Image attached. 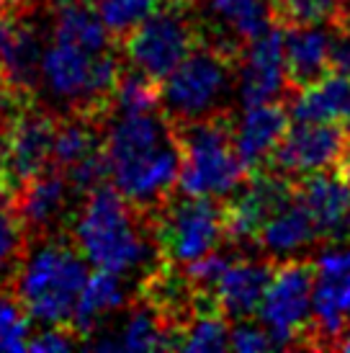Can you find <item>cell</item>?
<instances>
[{
	"mask_svg": "<svg viewBox=\"0 0 350 353\" xmlns=\"http://www.w3.org/2000/svg\"><path fill=\"white\" fill-rule=\"evenodd\" d=\"M229 348L240 353H255L273 348V341L268 330L260 323H250V320H237L229 327Z\"/></svg>",
	"mask_w": 350,
	"mask_h": 353,
	"instance_id": "obj_35",
	"label": "cell"
},
{
	"mask_svg": "<svg viewBox=\"0 0 350 353\" xmlns=\"http://www.w3.org/2000/svg\"><path fill=\"white\" fill-rule=\"evenodd\" d=\"M289 106L296 121H340L350 127V78L327 72L317 83L294 93Z\"/></svg>",
	"mask_w": 350,
	"mask_h": 353,
	"instance_id": "obj_22",
	"label": "cell"
},
{
	"mask_svg": "<svg viewBox=\"0 0 350 353\" xmlns=\"http://www.w3.org/2000/svg\"><path fill=\"white\" fill-rule=\"evenodd\" d=\"M338 351H350V327H345L342 338L338 341Z\"/></svg>",
	"mask_w": 350,
	"mask_h": 353,
	"instance_id": "obj_40",
	"label": "cell"
},
{
	"mask_svg": "<svg viewBox=\"0 0 350 353\" xmlns=\"http://www.w3.org/2000/svg\"><path fill=\"white\" fill-rule=\"evenodd\" d=\"M175 6H191V3H198V0H170Z\"/></svg>",
	"mask_w": 350,
	"mask_h": 353,
	"instance_id": "obj_41",
	"label": "cell"
},
{
	"mask_svg": "<svg viewBox=\"0 0 350 353\" xmlns=\"http://www.w3.org/2000/svg\"><path fill=\"white\" fill-rule=\"evenodd\" d=\"M209 41L240 57V52L278 23L276 0H201Z\"/></svg>",
	"mask_w": 350,
	"mask_h": 353,
	"instance_id": "obj_14",
	"label": "cell"
},
{
	"mask_svg": "<svg viewBox=\"0 0 350 353\" xmlns=\"http://www.w3.org/2000/svg\"><path fill=\"white\" fill-rule=\"evenodd\" d=\"M317 243H322V237L317 232V225L311 219L309 209L296 199V186H294V196L289 201H283L262 222L258 237H255V245L260 248L262 255L276 261V263L299 258Z\"/></svg>",
	"mask_w": 350,
	"mask_h": 353,
	"instance_id": "obj_17",
	"label": "cell"
},
{
	"mask_svg": "<svg viewBox=\"0 0 350 353\" xmlns=\"http://www.w3.org/2000/svg\"><path fill=\"white\" fill-rule=\"evenodd\" d=\"M273 271H276V261L265 255L229 261L212 292L214 307L227 323L232 325L237 320H250L258 312L262 294L273 279Z\"/></svg>",
	"mask_w": 350,
	"mask_h": 353,
	"instance_id": "obj_15",
	"label": "cell"
},
{
	"mask_svg": "<svg viewBox=\"0 0 350 353\" xmlns=\"http://www.w3.org/2000/svg\"><path fill=\"white\" fill-rule=\"evenodd\" d=\"M139 230L136 209L106 181L85 194L72 235L90 268L129 276L152 258V243Z\"/></svg>",
	"mask_w": 350,
	"mask_h": 353,
	"instance_id": "obj_1",
	"label": "cell"
},
{
	"mask_svg": "<svg viewBox=\"0 0 350 353\" xmlns=\"http://www.w3.org/2000/svg\"><path fill=\"white\" fill-rule=\"evenodd\" d=\"M88 268V261L75 248L59 243L41 245L21 265L16 296L31 320L44 325H70L78 296L90 276Z\"/></svg>",
	"mask_w": 350,
	"mask_h": 353,
	"instance_id": "obj_4",
	"label": "cell"
},
{
	"mask_svg": "<svg viewBox=\"0 0 350 353\" xmlns=\"http://www.w3.org/2000/svg\"><path fill=\"white\" fill-rule=\"evenodd\" d=\"M8 6H10V0H0V16L8 10Z\"/></svg>",
	"mask_w": 350,
	"mask_h": 353,
	"instance_id": "obj_42",
	"label": "cell"
},
{
	"mask_svg": "<svg viewBox=\"0 0 350 353\" xmlns=\"http://www.w3.org/2000/svg\"><path fill=\"white\" fill-rule=\"evenodd\" d=\"M119 72L121 68L111 50L90 54L62 41H52L47 50H41L39 80L49 96L57 101L90 106L111 99Z\"/></svg>",
	"mask_w": 350,
	"mask_h": 353,
	"instance_id": "obj_5",
	"label": "cell"
},
{
	"mask_svg": "<svg viewBox=\"0 0 350 353\" xmlns=\"http://www.w3.org/2000/svg\"><path fill=\"white\" fill-rule=\"evenodd\" d=\"M160 8V0H96V10L111 37H127Z\"/></svg>",
	"mask_w": 350,
	"mask_h": 353,
	"instance_id": "obj_30",
	"label": "cell"
},
{
	"mask_svg": "<svg viewBox=\"0 0 350 353\" xmlns=\"http://www.w3.org/2000/svg\"><path fill=\"white\" fill-rule=\"evenodd\" d=\"M160 219L155 225V243L160 253L173 263H191L212 253L227 240L224 204L219 199L183 196L167 199L157 209Z\"/></svg>",
	"mask_w": 350,
	"mask_h": 353,
	"instance_id": "obj_6",
	"label": "cell"
},
{
	"mask_svg": "<svg viewBox=\"0 0 350 353\" xmlns=\"http://www.w3.org/2000/svg\"><path fill=\"white\" fill-rule=\"evenodd\" d=\"M234 93L245 106L289 103L294 96L286 57H283V26L276 23L273 29L253 39L237 57V75H234Z\"/></svg>",
	"mask_w": 350,
	"mask_h": 353,
	"instance_id": "obj_12",
	"label": "cell"
},
{
	"mask_svg": "<svg viewBox=\"0 0 350 353\" xmlns=\"http://www.w3.org/2000/svg\"><path fill=\"white\" fill-rule=\"evenodd\" d=\"M335 170H338V176H340L342 181L350 186V148H348V152H345V157L340 160V165L335 168Z\"/></svg>",
	"mask_w": 350,
	"mask_h": 353,
	"instance_id": "obj_39",
	"label": "cell"
},
{
	"mask_svg": "<svg viewBox=\"0 0 350 353\" xmlns=\"http://www.w3.org/2000/svg\"><path fill=\"white\" fill-rule=\"evenodd\" d=\"M314 263L291 258L276 263L273 279L258 307V323L268 330L273 348H304L311 323Z\"/></svg>",
	"mask_w": 350,
	"mask_h": 353,
	"instance_id": "obj_7",
	"label": "cell"
},
{
	"mask_svg": "<svg viewBox=\"0 0 350 353\" xmlns=\"http://www.w3.org/2000/svg\"><path fill=\"white\" fill-rule=\"evenodd\" d=\"M181 163H183V152H181L178 132H173V137L142 155L108 163V170H111L108 181L134 209L157 212L170 199V191L178 186Z\"/></svg>",
	"mask_w": 350,
	"mask_h": 353,
	"instance_id": "obj_11",
	"label": "cell"
},
{
	"mask_svg": "<svg viewBox=\"0 0 350 353\" xmlns=\"http://www.w3.org/2000/svg\"><path fill=\"white\" fill-rule=\"evenodd\" d=\"M54 121L44 114H26L8 129L3 163L13 183H26L52 163Z\"/></svg>",
	"mask_w": 350,
	"mask_h": 353,
	"instance_id": "obj_20",
	"label": "cell"
},
{
	"mask_svg": "<svg viewBox=\"0 0 350 353\" xmlns=\"http://www.w3.org/2000/svg\"><path fill=\"white\" fill-rule=\"evenodd\" d=\"M332 23H335V26H350V0H338Z\"/></svg>",
	"mask_w": 350,
	"mask_h": 353,
	"instance_id": "obj_38",
	"label": "cell"
},
{
	"mask_svg": "<svg viewBox=\"0 0 350 353\" xmlns=\"http://www.w3.org/2000/svg\"><path fill=\"white\" fill-rule=\"evenodd\" d=\"M232 129L234 148H237V155L245 163V168L250 173L262 170L289 129V108L281 101L245 106Z\"/></svg>",
	"mask_w": 350,
	"mask_h": 353,
	"instance_id": "obj_19",
	"label": "cell"
},
{
	"mask_svg": "<svg viewBox=\"0 0 350 353\" xmlns=\"http://www.w3.org/2000/svg\"><path fill=\"white\" fill-rule=\"evenodd\" d=\"M70 181L65 170H41L39 176L29 178L21 183L19 199H16V212L26 230H44L49 227L62 209L68 206L70 199Z\"/></svg>",
	"mask_w": 350,
	"mask_h": 353,
	"instance_id": "obj_21",
	"label": "cell"
},
{
	"mask_svg": "<svg viewBox=\"0 0 350 353\" xmlns=\"http://www.w3.org/2000/svg\"><path fill=\"white\" fill-rule=\"evenodd\" d=\"M330 72L350 78V26H335L332 23Z\"/></svg>",
	"mask_w": 350,
	"mask_h": 353,
	"instance_id": "obj_37",
	"label": "cell"
},
{
	"mask_svg": "<svg viewBox=\"0 0 350 353\" xmlns=\"http://www.w3.org/2000/svg\"><path fill=\"white\" fill-rule=\"evenodd\" d=\"M198 41V23L185 13L183 6L170 3L167 8H157L150 19L129 31L124 37V54L132 68L163 83L196 50Z\"/></svg>",
	"mask_w": 350,
	"mask_h": 353,
	"instance_id": "obj_8",
	"label": "cell"
},
{
	"mask_svg": "<svg viewBox=\"0 0 350 353\" xmlns=\"http://www.w3.org/2000/svg\"><path fill=\"white\" fill-rule=\"evenodd\" d=\"M291 196V178L281 176L271 168L250 173L243 188H237V196L224 204L227 240L234 245H255V237L262 222Z\"/></svg>",
	"mask_w": 350,
	"mask_h": 353,
	"instance_id": "obj_13",
	"label": "cell"
},
{
	"mask_svg": "<svg viewBox=\"0 0 350 353\" xmlns=\"http://www.w3.org/2000/svg\"><path fill=\"white\" fill-rule=\"evenodd\" d=\"M232 114L175 124L183 163L178 188L183 196L224 199L234 194L250 178V170L234 148Z\"/></svg>",
	"mask_w": 350,
	"mask_h": 353,
	"instance_id": "obj_2",
	"label": "cell"
},
{
	"mask_svg": "<svg viewBox=\"0 0 350 353\" xmlns=\"http://www.w3.org/2000/svg\"><path fill=\"white\" fill-rule=\"evenodd\" d=\"M41 47L37 34L21 23L0 16V72L13 85H31L39 78Z\"/></svg>",
	"mask_w": 350,
	"mask_h": 353,
	"instance_id": "obj_25",
	"label": "cell"
},
{
	"mask_svg": "<svg viewBox=\"0 0 350 353\" xmlns=\"http://www.w3.org/2000/svg\"><path fill=\"white\" fill-rule=\"evenodd\" d=\"M93 150H98L96 132L88 121L72 119L54 127V139H52V163L59 170H68L83 157H88Z\"/></svg>",
	"mask_w": 350,
	"mask_h": 353,
	"instance_id": "obj_29",
	"label": "cell"
},
{
	"mask_svg": "<svg viewBox=\"0 0 350 353\" xmlns=\"http://www.w3.org/2000/svg\"><path fill=\"white\" fill-rule=\"evenodd\" d=\"M127 302V286L121 281L119 274H111V271H101V268H93V274L88 276L85 286L78 296V304L72 310V320H70V327L83 338V335H90L93 330L101 327V323L106 320L108 314L124 307Z\"/></svg>",
	"mask_w": 350,
	"mask_h": 353,
	"instance_id": "obj_23",
	"label": "cell"
},
{
	"mask_svg": "<svg viewBox=\"0 0 350 353\" xmlns=\"http://www.w3.org/2000/svg\"><path fill=\"white\" fill-rule=\"evenodd\" d=\"M83 343L70 325H47L39 335L31 333L29 338V351L31 353H57V351H70L75 345Z\"/></svg>",
	"mask_w": 350,
	"mask_h": 353,
	"instance_id": "obj_36",
	"label": "cell"
},
{
	"mask_svg": "<svg viewBox=\"0 0 350 353\" xmlns=\"http://www.w3.org/2000/svg\"><path fill=\"white\" fill-rule=\"evenodd\" d=\"M31 314L21 299L13 294H0V351L23 353L29 351Z\"/></svg>",
	"mask_w": 350,
	"mask_h": 353,
	"instance_id": "obj_31",
	"label": "cell"
},
{
	"mask_svg": "<svg viewBox=\"0 0 350 353\" xmlns=\"http://www.w3.org/2000/svg\"><path fill=\"white\" fill-rule=\"evenodd\" d=\"M348 148L350 127L340 121H296L286 129L265 168L299 181L311 173L338 168Z\"/></svg>",
	"mask_w": 350,
	"mask_h": 353,
	"instance_id": "obj_10",
	"label": "cell"
},
{
	"mask_svg": "<svg viewBox=\"0 0 350 353\" xmlns=\"http://www.w3.org/2000/svg\"><path fill=\"white\" fill-rule=\"evenodd\" d=\"M229 348V323L224 320L214 304L198 312L188 325L181 327L178 351H201L216 353Z\"/></svg>",
	"mask_w": 350,
	"mask_h": 353,
	"instance_id": "obj_27",
	"label": "cell"
},
{
	"mask_svg": "<svg viewBox=\"0 0 350 353\" xmlns=\"http://www.w3.org/2000/svg\"><path fill=\"white\" fill-rule=\"evenodd\" d=\"M52 41L72 44L90 54H101V52H108L111 31L106 29L96 8H90L83 0H68L59 6L54 16Z\"/></svg>",
	"mask_w": 350,
	"mask_h": 353,
	"instance_id": "obj_26",
	"label": "cell"
},
{
	"mask_svg": "<svg viewBox=\"0 0 350 353\" xmlns=\"http://www.w3.org/2000/svg\"><path fill=\"white\" fill-rule=\"evenodd\" d=\"M111 101L119 114H147L160 106V83L145 75L142 70L119 72V80L111 90Z\"/></svg>",
	"mask_w": 350,
	"mask_h": 353,
	"instance_id": "obj_28",
	"label": "cell"
},
{
	"mask_svg": "<svg viewBox=\"0 0 350 353\" xmlns=\"http://www.w3.org/2000/svg\"><path fill=\"white\" fill-rule=\"evenodd\" d=\"M111 341L116 351H165V348H178V327L167 325L165 314L160 312L157 304L136 302L132 304L119 335H114Z\"/></svg>",
	"mask_w": 350,
	"mask_h": 353,
	"instance_id": "obj_24",
	"label": "cell"
},
{
	"mask_svg": "<svg viewBox=\"0 0 350 353\" xmlns=\"http://www.w3.org/2000/svg\"><path fill=\"white\" fill-rule=\"evenodd\" d=\"M237 57L212 41L196 50L160 83V103L173 124H188L227 114V99L234 90Z\"/></svg>",
	"mask_w": 350,
	"mask_h": 353,
	"instance_id": "obj_3",
	"label": "cell"
},
{
	"mask_svg": "<svg viewBox=\"0 0 350 353\" xmlns=\"http://www.w3.org/2000/svg\"><path fill=\"white\" fill-rule=\"evenodd\" d=\"M338 0H276L278 23H332Z\"/></svg>",
	"mask_w": 350,
	"mask_h": 353,
	"instance_id": "obj_32",
	"label": "cell"
},
{
	"mask_svg": "<svg viewBox=\"0 0 350 353\" xmlns=\"http://www.w3.org/2000/svg\"><path fill=\"white\" fill-rule=\"evenodd\" d=\"M23 230L19 212L0 199V268L10 265L23 250Z\"/></svg>",
	"mask_w": 350,
	"mask_h": 353,
	"instance_id": "obj_34",
	"label": "cell"
},
{
	"mask_svg": "<svg viewBox=\"0 0 350 353\" xmlns=\"http://www.w3.org/2000/svg\"><path fill=\"white\" fill-rule=\"evenodd\" d=\"M281 26L289 83L294 93H299L330 72L332 23H281Z\"/></svg>",
	"mask_w": 350,
	"mask_h": 353,
	"instance_id": "obj_18",
	"label": "cell"
},
{
	"mask_svg": "<svg viewBox=\"0 0 350 353\" xmlns=\"http://www.w3.org/2000/svg\"><path fill=\"white\" fill-rule=\"evenodd\" d=\"M296 199L309 209L317 225L322 243H350V186L340 176H330V170L311 173L299 181Z\"/></svg>",
	"mask_w": 350,
	"mask_h": 353,
	"instance_id": "obj_16",
	"label": "cell"
},
{
	"mask_svg": "<svg viewBox=\"0 0 350 353\" xmlns=\"http://www.w3.org/2000/svg\"><path fill=\"white\" fill-rule=\"evenodd\" d=\"M345 327H350V245L335 243L314 263L311 323L304 348H338Z\"/></svg>",
	"mask_w": 350,
	"mask_h": 353,
	"instance_id": "obj_9",
	"label": "cell"
},
{
	"mask_svg": "<svg viewBox=\"0 0 350 353\" xmlns=\"http://www.w3.org/2000/svg\"><path fill=\"white\" fill-rule=\"evenodd\" d=\"M65 176H68L70 186L78 188V191H93L96 186L101 183H106L108 176H111V170H108V157H106V150L98 148L93 150L88 157H83L80 163H75L72 168L65 170Z\"/></svg>",
	"mask_w": 350,
	"mask_h": 353,
	"instance_id": "obj_33",
	"label": "cell"
}]
</instances>
